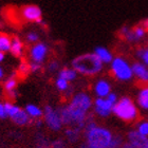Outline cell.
Wrapping results in <instances>:
<instances>
[{
	"label": "cell",
	"mask_w": 148,
	"mask_h": 148,
	"mask_svg": "<svg viewBox=\"0 0 148 148\" xmlns=\"http://www.w3.org/2000/svg\"><path fill=\"white\" fill-rule=\"evenodd\" d=\"M43 123L46 126L52 131H59L64 127L62 116L59 113L58 109H55L54 107L50 105H47L43 109Z\"/></svg>",
	"instance_id": "cell-7"
},
{
	"label": "cell",
	"mask_w": 148,
	"mask_h": 148,
	"mask_svg": "<svg viewBox=\"0 0 148 148\" xmlns=\"http://www.w3.org/2000/svg\"><path fill=\"white\" fill-rule=\"evenodd\" d=\"M94 54L101 59L103 64H111V62L114 58L112 53L105 47H96L94 50Z\"/></svg>",
	"instance_id": "cell-16"
},
{
	"label": "cell",
	"mask_w": 148,
	"mask_h": 148,
	"mask_svg": "<svg viewBox=\"0 0 148 148\" xmlns=\"http://www.w3.org/2000/svg\"><path fill=\"white\" fill-rule=\"evenodd\" d=\"M77 74L78 73L73 68H64L58 72V77H62L70 83V82H73L74 79H76Z\"/></svg>",
	"instance_id": "cell-20"
},
{
	"label": "cell",
	"mask_w": 148,
	"mask_h": 148,
	"mask_svg": "<svg viewBox=\"0 0 148 148\" xmlns=\"http://www.w3.org/2000/svg\"><path fill=\"white\" fill-rule=\"evenodd\" d=\"M121 148H141V147H138V146L132 145V144H130V143L126 142V143H124L123 146H122Z\"/></svg>",
	"instance_id": "cell-37"
},
{
	"label": "cell",
	"mask_w": 148,
	"mask_h": 148,
	"mask_svg": "<svg viewBox=\"0 0 148 148\" xmlns=\"http://www.w3.org/2000/svg\"><path fill=\"white\" fill-rule=\"evenodd\" d=\"M107 99H108L109 101H110V102L113 104V105H115V104L117 103V101H119V99H117V95L114 92H111L110 94L107 96Z\"/></svg>",
	"instance_id": "cell-34"
},
{
	"label": "cell",
	"mask_w": 148,
	"mask_h": 148,
	"mask_svg": "<svg viewBox=\"0 0 148 148\" xmlns=\"http://www.w3.org/2000/svg\"><path fill=\"white\" fill-rule=\"evenodd\" d=\"M142 25L144 27V29H145L146 31H148V19H146V20H144V21H143Z\"/></svg>",
	"instance_id": "cell-39"
},
{
	"label": "cell",
	"mask_w": 148,
	"mask_h": 148,
	"mask_svg": "<svg viewBox=\"0 0 148 148\" xmlns=\"http://www.w3.org/2000/svg\"><path fill=\"white\" fill-rule=\"evenodd\" d=\"M35 147L36 148H51V142L47 139L43 133L39 132L35 138Z\"/></svg>",
	"instance_id": "cell-22"
},
{
	"label": "cell",
	"mask_w": 148,
	"mask_h": 148,
	"mask_svg": "<svg viewBox=\"0 0 148 148\" xmlns=\"http://www.w3.org/2000/svg\"><path fill=\"white\" fill-rule=\"evenodd\" d=\"M132 33H133V36H134V39H136V42H138V41L142 40L143 38L146 36L147 31H146L145 29H144V27L141 25L134 27V28L132 29Z\"/></svg>",
	"instance_id": "cell-23"
},
{
	"label": "cell",
	"mask_w": 148,
	"mask_h": 148,
	"mask_svg": "<svg viewBox=\"0 0 148 148\" xmlns=\"http://www.w3.org/2000/svg\"><path fill=\"white\" fill-rule=\"evenodd\" d=\"M55 86L59 91H66V92H67V91L70 89L69 82H67V80L64 79V78H62V77H57V78H56Z\"/></svg>",
	"instance_id": "cell-25"
},
{
	"label": "cell",
	"mask_w": 148,
	"mask_h": 148,
	"mask_svg": "<svg viewBox=\"0 0 148 148\" xmlns=\"http://www.w3.org/2000/svg\"><path fill=\"white\" fill-rule=\"evenodd\" d=\"M80 134H82V129L76 127H68L65 130L66 140L69 143H76L80 139Z\"/></svg>",
	"instance_id": "cell-19"
},
{
	"label": "cell",
	"mask_w": 148,
	"mask_h": 148,
	"mask_svg": "<svg viewBox=\"0 0 148 148\" xmlns=\"http://www.w3.org/2000/svg\"><path fill=\"white\" fill-rule=\"evenodd\" d=\"M136 131L143 136L148 138V121H142L136 125Z\"/></svg>",
	"instance_id": "cell-26"
},
{
	"label": "cell",
	"mask_w": 148,
	"mask_h": 148,
	"mask_svg": "<svg viewBox=\"0 0 148 148\" xmlns=\"http://www.w3.org/2000/svg\"><path fill=\"white\" fill-rule=\"evenodd\" d=\"M8 94V97H9L10 99H15L16 97H17V91H11V92H8L6 93Z\"/></svg>",
	"instance_id": "cell-36"
},
{
	"label": "cell",
	"mask_w": 148,
	"mask_h": 148,
	"mask_svg": "<svg viewBox=\"0 0 148 148\" xmlns=\"http://www.w3.org/2000/svg\"><path fill=\"white\" fill-rule=\"evenodd\" d=\"M132 72L133 76L138 78L141 83L148 84V67L146 65H144L143 62H133L132 65Z\"/></svg>",
	"instance_id": "cell-12"
},
{
	"label": "cell",
	"mask_w": 148,
	"mask_h": 148,
	"mask_svg": "<svg viewBox=\"0 0 148 148\" xmlns=\"http://www.w3.org/2000/svg\"><path fill=\"white\" fill-rule=\"evenodd\" d=\"M25 39L30 43H37L38 40H39V35L36 32H33V31L29 32L28 34H27V36H25Z\"/></svg>",
	"instance_id": "cell-30"
},
{
	"label": "cell",
	"mask_w": 148,
	"mask_h": 148,
	"mask_svg": "<svg viewBox=\"0 0 148 148\" xmlns=\"http://www.w3.org/2000/svg\"><path fill=\"white\" fill-rule=\"evenodd\" d=\"M10 52L13 56H15L17 58H21L25 52V46L22 40L19 37L15 36L12 38V46H11V50Z\"/></svg>",
	"instance_id": "cell-15"
},
{
	"label": "cell",
	"mask_w": 148,
	"mask_h": 148,
	"mask_svg": "<svg viewBox=\"0 0 148 148\" xmlns=\"http://www.w3.org/2000/svg\"><path fill=\"white\" fill-rule=\"evenodd\" d=\"M104 64L94 53H86L72 60V68L78 74L93 76L102 72Z\"/></svg>",
	"instance_id": "cell-2"
},
{
	"label": "cell",
	"mask_w": 148,
	"mask_h": 148,
	"mask_svg": "<svg viewBox=\"0 0 148 148\" xmlns=\"http://www.w3.org/2000/svg\"><path fill=\"white\" fill-rule=\"evenodd\" d=\"M58 110L64 125L68 127H76V128H79L82 130L85 128L87 120L89 117L88 113L79 110V109L74 108L70 104L62 106Z\"/></svg>",
	"instance_id": "cell-3"
},
{
	"label": "cell",
	"mask_w": 148,
	"mask_h": 148,
	"mask_svg": "<svg viewBox=\"0 0 148 148\" xmlns=\"http://www.w3.org/2000/svg\"><path fill=\"white\" fill-rule=\"evenodd\" d=\"M3 76H4V71H3V69L0 67V79L3 78Z\"/></svg>",
	"instance_id": "cell-41"
},
{
	"label": "cell",
	"mask_w": 148,
	"mask_h": 148,
	"mask_svg": "<svg viewBox=\"0 0 148 148\" xmlns=\"http://www.w3.org/2000/svg\"><path fill=\"white\" fill-rule=\"evenodd\" d=\"M4 106H5L8 117H10L14 124L18 125V126H27L32 122L31 117L29 116L25 109L20 108L19 106L15 105L14 103L6 102L4 103Z\"/></svg>",
	"instance_id": "cell-6"
},
{
	"label": "cell",
	"mask_w": 148,
	"mask_h": 148,
	"mask_svg": "<svg viewBox=\"0 0 148 148\" xmlns=\"http://www.w3.org/2000/svg\"><path fill=\"white\" fill-rule=\"evenodd\" d=\"M12 46V38L4 33H0V52H10Z\"/></svg>",
	"instance_id": "cell-21"
},
{
	"label": "cell",
	"mask_w": 148,
	"mask_h": 148,
	"mask_svg": "<svg viewBox=\"0 0 148 148\" xmlns=\"http://www.w3.org/2000/svg\"><path fill=\"white\" fill-rule=\"evenodd\" d=\"M49 52V48L46 43L43 42H37L34 43L33 46L30 48V59L33 62L37 64H41L45 62L47 55Z\"/></svg>",
	"instance_id": "cell-11"
},
{
	"label": "cell",
	"mask_w": 148,
	"mask_h": 148,
	"mask_svg": "<svg viewBox=\"0 0 148 148\" xmlns=\"http://www.w3.org/2000/svg\"><path fill=\"white\" fill-rule=\"evenodd\" d=\"M94 93L97 97H107L111 93V85L108 80L99 79L94 85Z\"/></svg>",
	"instance_id": "cell-13"
},
{
	"label": "cell",
	"mask_w": 148,
	"mask_h": 148,
	"mask_svg": "<svg viewBox=\"0 0 148 148\" xmlns=\"http://www.w3.org/2000/svg\"><path fill=\"white\" fill-rule=\"evenodd\" d=\"M40 70H41V64H37V62H33L30 64V71L32 73H37Z\"/></svg>",
	"instance_id": "cell-33"
},
{
	"label": "cell",
	"mask_w": 148,
	"mask_h": 148,
	"mask_svg": "<svg viewBox=\"0 0 148 148\" xmlns=\"http://www.w3.org/2000/svg\"><path fill=\"white\" fill-rule=\"evenodd\" d=\"M5 117H8V114H6L5 111V106H4V104L0 103V119H5Z\"/></svg>",
	"instance_id": "cell-35"
},
{
	"label": "cell",
	"mask_w": 148,
	"mask_h": 148,
	"mask_svg": "<svg viewBox=\"0 0 148 148\" xmlns=\"http://www.w3.org/2000/svg\"><path fill=\"white\" fill-rule=\"evenodd\" d=\"M113 104L107 97H97L93 103L94 112L101 117H108L112 113Z\"/></svg>",
	"instance_id": "cell-10"
},
{
	"label": "cell",
	"mask_w": 148,
	"mask_h": 148,
	"mask_svg": "<svg viewBox=\"0 0 148 148\" xmlns=\"http://www.w3.org/2000/svg\"><path fill=\"white\" fill-rule=\"evenodd\" d=\"M85 130V142L92 148H108L114 134L106 127L99 126L95 121L88 117Z\"/></svg>",
	"instance_id": "cell-1"
},
{
	"label": "cell",
	"mask_w": 148,
	"mask_h": 148,
	"mask_svg": "<svg viewBox=\"0 0 148 148\" xmlns=\"http://www.w3.org/2000/svg\"><path fill=\"white\" fill-rule=\"evenodd\" d=\"M4 90H5V92H11V91H15L16 88H17V79H16V77L14 76H11L9 77L8 79L4 82Z\"/></svg>",
	"instance_id": "cell-24"
},
{
	"label": "cell",
	"mask_w": 148,
	"mask_h": 148,
	"mask_svg": "<svg viewBox=\"0 0 148 148\" xmlns=\"http://www.w3.org/2000/svg\"><path fill=\"white\" fill-rule=\"evenodd\" d=\"M138 105L143 110H148V86L143 87L140 89L138 96H136Z\"/></svg>",
	"instance_id": "cell-18"
},
{
	"label": "cell",
	"mask_w": 148,
	"mask_h": 148,
	"mask_svg": "<svg viewBox=\"0 0 148 148\" xmlns=\"http://www.w3.org/2000/svg\"><path fill=\"white\" fill-rule=\"evenodd\" d=\"M136 55L139 57L144 65L148 67V48H143V49H139L136 52Z\"/></svg>",
	"instance_id": "cell-28"
},
{
	"label": "cell",
	"mask_w": 148,
	"mask_h": 148,
	"mask_svg": "<svg viewBox=\"0 0 148 148\" xmlns=\"http://www.w3.org/2000/svg\"><path fill=\"white\" fill-rule=\"evenodd\" d=\"M124 144V140L120 134H114L113 139L111 141L108 148H121Z\"/></svg>",
	"instance_id": "cell-27"
},
{
	"label": "cell",
	"mask_w": 148,
	"mask_h": 148,
	"mask_svg": "<svg viewBox=\"0 0 148 148\" xmlns=\"http://www.w3.org/2000/svg\"><path fill=\"white\" fill-rule=\"evenodd\" d=\"M127 142L132 144V145L138 146V147L143 148L148 142V138L141 136L136 130H131L127 134Z\"/></svg>",
	"instance_id": "cell-14"
},
{
	"label": "cell",
	"mask_w": 148,
	"mask_h": 148,
	"mask_svg": "<svg viewBox=\"0 0 148 148\" xmlns=\"http://www.w3.org/2000/svg\"><path fill=\"white\" fill-rule=\"evenodd\" d=\"M112 113L124 122H133L139 116V110L136 105L130 97L124 96L117 101L113 106Z\"/></svg>",
	"instance_id": "cell-4"
},
{
	"label": "cell",
	"mask_w": 148,
	"mask_h": 148,
	"mask_svg": "<svg viewBox=\"0 0 148 148\" xmlns=\"http://www.w3.org/2000/svg\"><path fill=\"white\" fill-rule=\"evenodd\" d=\"M4 58H5V55H4V53L3 52H0V64L4 60Z\"/></svg>",
	"instance_id": "cell-40"
},
{
	"label": "cell",
	"mask_w": 148,
	"mask_h": 148,
	"mask_svg": "<svg viewBox=\"0 0 148 148\" xmlns=\"http://www.w3.org/2000/svg\"><path fill=\"white\" fill-rule=\"evenodd\" d=\"M69 104L73 106L74 108L79 109L86 113H89L90 109L92 108L93 106L91 96L86 92H78L76 94H74Z\"/></svg>",
	"instance_id": "cell-8"
},
{
	"label": "cell",
	"mask_w": 148,
	"mask_h": 148,
	"mask_svg": "<svg viewBox=\"0 0 148 148\" xmlns=\"http://www.w3.org/2000/svg\"><path fill=\"white\" fill-rule=\"evenodd\" d=\"M143 148H148V142H147V143H146V145H145V146H144V147H143Z\"/></svg>",
	"instance_id": "cell-42"
},
{
	"label": "cell",
	"mask_w": 148,
	"mask_h": 148,
	"mask_svg": "<svg viewBox=\"0 0 148 148\" xmlns=\"http://www.w3.org/2000/svg\"><path fill=\"white\" fill-rule=\"evenodd\" d=\"M58 69H59L58 62H56V60H52L51 62H49V66H48V70H49L51 73L57 72V70H58Z\"/></svg>",
	"instance_id": "cell-32"
},
{
	"label": "cell",
	"mask_w": 148,
	"mask_h": 148,
	"mask_svg": "<svg viewBox=\"0 0 148 148\" xmlns=\"http://www.w3.org/2000/svg\"><path fill=\"white\" fill-rule=\"evenodd\" d=\"M18 72L21 75H28L30 73V64H28L27 62H21L19 64L18 67Z\"/></svg>",
	"instance_id": "cell-29"
},
{
	"label": "cell",
	"mask_w": 148,
	"mask_h": 148,
	"mask_svg": "<svg viewBox=\"0 0 148 148\" xmlns=\"http://www.w3.org/2000/svg\"><path fill=\"white\" fill-rule=\"evenodd\" d=\"M20 16L25 21L28 22H36V23H43L42 21V12L39 6L34 4L25 5L21 9Z\"/></svg>",
	"instance_id": "cell-9"
},
{
	"label": "cell",
	"mask_w": 148,
	"mask_h": 148,
	"mask_svg": "<svg viewBox=\"0 0 148 148\" xmlns=\"http://www.w3.org/2000/svg\"><path fill=\"white\" fill-rule=\"evenodd\" d=\"M79 148H92V147H91L89 144H87L86 142H84V143H82V144H80Z\"/></svg>",
	"instance_id": "cell-38"
},
{
	"label": "cell",
	"mask_w": 148,
	"mask_h": 148,
	"mask_svg": "<svg viewBox=\"0 0 148 148\" xmlns=\"http://www.w3.org/2000/svg\"><path fill=\"white\" fill-rule=\"evenodd\" d=\"M51 148H67L66 141L62 139H55L51 142Z\"/></svg>",
	"instance_id": "cell-31"
},
{
	"label": "cell",
	"mask_w": 148,
	"mask_h": 148,
	"mask_svg": "<svg viewBox=\"0 0 148 148\" xmlns=\"http://www.w3.org/2000/svg\"><path fill=\"white\" fill-rule=\"evenodd\" d=\"M25 110L28 113L29 116L31 117L32 121L40 120L43 116V110L37 105H34V104H28L25 107Z\"/></svg>",
	"instance_id": "cell-17"
},
{
	"label": "cell",
	"mask_w": 148,
	"mask_h": 148,
	"mask_svg": "<svg viewBox=\"0 0 148 148\" xmlns=\"http://www.w3.org/2000/svg\"><path fill=\"white\" fill-rule=\"evenodd\" d=\"M110 70L112 75L121 82H128V80L132 79L133 77L131 65L121 56L114 57L110 64Z\"/></svg>",
	"instance_id": "cell-5"
}]
</instances>
